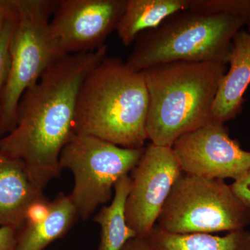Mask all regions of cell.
I'll return each instance as SVG.
<instances>
[{
	"mask_svg": "<svg viewBox=\"0 0 250 250\" xmlns=\"http://www.w3.org/2000/svg\"><path fill=\"white\" fill-rule=\"evenodd\" d=\"M192 0H127L116 31L122 43L129 46L140 34L155 29L179 11L190 9Z\"/></svg>",
	"mask_w": 250,
	"mask_h": 250,
	"instance_id": "cell-14",
	"label": "cell"
},
{
	"mask_svg": "<svg viewBox=\"0 0 250 250\" xmlns=\"http://www.w3.org/2000/svg\"><path fill=\"white\" fill-rule=\"evenodd\" d=\"M192 11L210 14H228L243 21L250 33V0H192Z\"/></svg>",
	"mask_w": 250,
	"mask_h": 250,
	"instance_id": "cell-18",
	"label": "cell"
},
{
	"mask_svg": "<svg viewBox=\"0 0 250 250\" xmlns=\"http://www.w3.org/2000/svg\"><path fill=\"white\" fill-rule=\"evenodd\" d=\"M146 147L125 148L95 136L75 134L62 149L61 169L72 172L70 200L79 216L87 220L112 198L117 182L134 170Z\"/></svg>",
	"mask_w": 250,
	"mask_h": 250,
	"instance_id": "cell-7",
	"label": "cell"
},
{
	"mask_svg": "<svg viewBox=\"0 0 250 250\" xmlns=\"http://www.w3.org/2000/svg\"><path fill=\"white\" fill-rule=\"evenodd\" d=\"M69 195L59 192L51 201L48 215L37 223H24L16 231L14 250H44L67 234L79 218Z\"/></svg>",
	"mask_w": 250,
	"mask_h": 250,
	"instance_id": "cell-13",
	"label": "cell"
},
{
	"mask_svg": "<svg viewBox=\"0 0 250 250\" xmlns=\"http://www.w3.org/2000/svg\"><path fill=\"white\" fill-rule=\"evenodd\" d=\"M147 239L157 250H250V231L246 229L218 236L202 233L175 234L156 225Z\"/></svg>",
	"mask_w": 250,
	"mask_h": 250,
	"instance_id": "cell-15",
	"label": "cell"
},
{
	"mask_svg": "<svg viewBox=\"0 0 250 250\" xmlns=\"http://www.w3.org/2000/svg\"><path fill=\"white\" fill-rule=\"evenodd\" d=\"M107 54V46L70 54L49 66L20 101L15 129L0 139V152L24 162L43 191L62 172V149L75 134L77 98L85 77Z\"/></svg>",
	"mask_w": 250,
	"mask_h": 250,
	"instance_id": "cell-1",
	"label": "cell"
},
{
	"mask_svg": "<svg viewBox=\"0 0 250 250\" xmlns=\"http://www.w3.org/2000/svg\"><path fill=\"white\" fill-rule=\"evenodd\" d=\"M149 95L143 72L118 57H105L85 77L77 98L76 134L125 148L144 147Z\"/></svg>",
	"mask_w": 250,
	"mask_h": 250,
	"instance_id": "cell-2",
	"label": "cell"
},
{
	"mask_svg": "<svg viewBox=\"0 0 250 250\" xmlns=\"http://www.w3.org/2000/svg\"><path fill=\"white\" fill-rule=\"evenodd\" d=\"M16 230L8 227L0 228V250H14Z\"/></svg>",
	"mask_w": 250,
	"mask_h": 250,
	"instance_id": "cell-20",
	"label": "cell"
},
{
	"mask_svg": "<svg viewBox=\"0 0 250 250\" xmlns=\"http://www.w3.org/2000/svg\"><path fill=\"white\" fill-rule=\"evenodd\" d=\"M130 187L129 176L122 177L115 185L111 205L103 207L93 218L101 228L98 250H121L126 242L137 237L126 223L125 217V205Z\"/></svg>",
	"mask_w": 250,
	"mask_h": 250,
	"instance_id": "cell-16",
	"label": "cell"
},
{
	"mask_svg": "<svg viewBox=\"0 0 250 250\" xmlns=\"http://www.w3.org/2000/svg\"><path fill=\"white\" fill-rule=\"evenodd\" d=\"M231 187L237 197L250 208V170L234 181Z\"/></svg>",
	"mask_w": 250,
	"mask_h": 250,
	"instance_id": "cell-19",
	"label": "cell"
},
{
	"mask_svg": "<svg viewBox=\"0 0 250 250\" xmlns=\"http://www.w3.org/2000/svg\"><path fill=\"white\" fill-rule=\"evenodd\" d=\"M172 147L150 144L131 171L125 205L126 223L137 236L147 238L171 190L183 174Z\"/></svg>",
	"mask_w": 250,
	"mask_h": 250,
	"instance_id": "cell-8",
	"label": "cell"
},
{
	"mask_svg": "<svg viewBox=\"0 0 250 250\" xmlns=\"http://www.w3.org/2000/svg\"><path fill=\"white\" fill-rule=\"evenodd\" d=\"M156 226L175 234L245 229L250 208L223 180L183 173L171 190Z\"/></svg>",
	"mask_w": 250,
	"mask_h": 250,
	"instance_id": "cell-6",
	"label": "cell"
},
{
	"mask_svg": "<svg viewBox=\"0 0 250 250\" xmlns=\"http://www.w3.org/2000/svg\"><path fill=\"white\" fill-rule=\"evenodd\" d=\"M229 69L219 85L210 120L225 123L241 114L250 84V33L241 29L233 36L229 54Z\"/></svg>",
	"mask_w": 250,
	"mask_h": 250,
	"instance_id": "cell-11",
	"label": "cell"
},
{
	"mask_svg": "<svg viewBox=\"0 0 250 250\" xmlns=\"http://www.w3.org/2000/svg\"><path fill=\"white\" fill-rule=\"evenodd\" d=\"M121 250H157L151 244L147 238L135 237L126 242Z\"/></svg>",
	"mask_w": 250,
	"mask_h": 250,
	"instance_id": "cell-21",
	"label": "cell"
},
{
	"mask_svg": "<svg viewBox=\"0 0 250 250\" xmlns=\"http://www.w3.org/2000/svg\"><path fill=\"white\" fill-rule=\"evenodd\" d=\"M172 149L185 174L236 181L250 170V152L230 136L225 123L210 121L179 138Z\"/></svg>",
	"mask_w": 250,
	"mask_h": 250,
	"instance_id": "cell-9",
	"label": "cell"
},
{
	"mask_svg": "<svg viewBox=\"0 0 250 250\" xmlns=\"http://www.w3.org/2000/svg\"><path fill=\"white\" fill-rule=\"evenodd\" d=\"M243 26L232 15L179 11L140 34L125 62L136 72L171 62L228 64L233 36Z\"/></svg>",
	"mask_w": 250,
	"mask_h": 250,
	"instance_id": "cell-4",
	"label": "cell"
},
{
	"mask_svg": "<svg viewBox=\"0 0 250 250\" xmlns=\"http://www.w3.org/2000/svg\"><path fill=\"white\" fill-rule=\"evenodd\" d=\"M142 72L149 95L147 140L172 147L179 138L211 121L212 106L227 64L171 62Z\"/></svg>",
	"mask_w": 250,
	"mask_h": 250,
	"instance_id": "cell-3",
	"label": "cell"
},
{
	"mask_svg": "<svg viewBox=\"0 0 250 250\" xmlns=\"http://www.w3.org/2000/svg\"><path fill=\"white\" fill-rule=\"evenodd\" d=\"M45 197L31 180L22 161L0 152V228L18 231L28 210Z\"/></svg>",
	"mask_w": 250,
	"mask_h": 250,
	"instance_id": "cell-12",
	"label": "cell"
},
{
	"mask_svg": "<svg viewBox=\"0 0 250 250\" xmlns=\"http://www.w3.org/2000/svg\"><path fill=\"white\" fill-rule=\"evenodd\" d=\"M15 0H0V109L11 67V39L17 21Z\"/></svg>",
	"mask_w": 250,
	"mask_h": 250,
	"instance_id": "cell-17",
	"label": "cell"
},
{
	"mask_svg": "<svg viewBox=\"0 0 250 250\" xmlns=\"http://www.w3.org/2000/svg\"><path fill=\"white\" fill-rule=\"evenodd\" d=\"M59 0H15L17 21L11 47V67L0 109V139L15 129L24 92L54 62L62 58L51 32L50 21Z\"/></svg>",
	"mask_w": 250,
	"mask_h": 250,
	"instance_id": "cell-5",
	"label": "cell"
},
{
	"mask_svg": "<svg viewBox=\"0 0 250 250\" xmlns=\"http://www.w3.org/2000/svg\"><path fill=\"white\" fill-rule=\"evenodd\" d=\"M127 0H59L50 29L62 57L93 52L116 31Z\"/></svg>",
	"mask_w": 250,
	"mask_h": 250,
	"instance_id": "cell-10",
	"label": "cell"
}]
</instances>
